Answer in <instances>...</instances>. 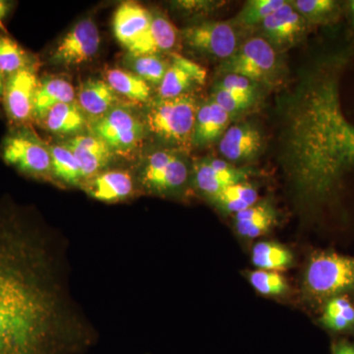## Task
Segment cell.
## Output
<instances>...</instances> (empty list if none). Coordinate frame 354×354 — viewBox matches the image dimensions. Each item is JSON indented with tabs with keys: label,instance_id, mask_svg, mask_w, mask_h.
<instances>
[{
	"label": "cell",
	"instance_id": "obj_1",
	"mask_svg": "<svg viewBox=\"0 0 354 354\" xmlns=\"http://www.w3.org/2000/svg\"><path fill=\"white\" fill-rule=\"evenodd\" d=\"M62 241L0 200V354H80L94 328L70 293Z\"/></svg>",
	"mask_w": 354,
	"mask_h": 354
},
{
	"label": "cell",
	"instance_id": "obj_2",
	"mask_svg": "<svg viewBox=\"0 0 354 354\" xmlns=\"http://www.w3.org/2000/svg\"><path fill=\"white\" fill-rule=\"evenodd\" d=\"M304 290L314 300H330L354 290V257L334 252L317 253L304 277Z\"/></svg>",
	"mask_w": 354,
	"mask_h": 354
},
{
	"label": "cell",
	"instance_id": "obj_3",
	"mask_svg": "<svg viewBox=\"0 0 354 354\" xmlns=\"http://www.w3.org/2000/svg\"><path fill=\"white\" fill-rule=\"evenodd\" d=\"M197 111L196 102L190 95L160 99L147 111L146 123L160 138L185 146L192 144Z\"/></svg>",
	"mask_w": 354,
	"mask_h": 354
},
{
	"label": "cell",
	"instance_id": "obj_4",
	"mask_svg": "<svg viewBox=\"0 0 354 354\" xmlns=\"http://www.w3.org/2000/svg\"><path fill=\"white\" fill-rule=\"evenodd\" d=\"M0 158L24 176L37 179L51 176L50 147L27 127H13L4 137Z\"/></svg>",
	"mask_w": 354,
	"mask_h": 354
},
{
	"label": "cell",
	"instance_id": "obj_5",
	"mask_svg": "<svg viewBox=\"0 0 354 354\" xmlns=\"http://www.w3.org/2000/svg\"><path fill=\"white\" fill-rule=\"evenodd\" d=\"M92 134L101 138L113 153L129 155L141 144L144 125L129 109L115 106L102 118L93 120Z\"/></svg>",
	"mask_w": 354,
	"mask_h": 354
},
{
	"label": "cell",
	"instance_id": "obj_6",
	"mask_svg": "<svg viewBox=\"0 0 354 354\" xmlns=\"http://www.w3.org/2000/svg\"><path fill=\"white\" fill-rule=\"evenodd\" d=\"M277 68L276 51L269 41L258 37L247 39L223 65L227 74L243 76L255 83L269 81Z\"/></svg>",
	"mask_w": 354,
	"mask_h": 354
},
{
	"label": "cell",
	"instance_id": "obj_7",
	"mask_svg": "<svg viewBox=\"0 0 354 354\" xmlns=\"http://www.w3.org/2000/svg\"><path fill=\"white\" fill-rule=\"evenodd\" d=\"M38 64L27 67L4 81L2 108L14 127H26L32 120L34 100L39 85Z\"/></svg>",
	"mask_w": 354,
	"mask_h": 354
},
{
	"label": "cell",
	"instance_id": "obj_8",
	"mask_svg": "<svg viewBox=\"0 0 354 354\" xmlns=\"http://www.w3.org/2000/svg\"><path fill=\"white\" fill-rule=\"evenodd\" d=\"M188 179V167L183 158L167 151H158L147 158L142 169V185L156 194L179 191Z\"/></svg>",
	"mask_w": 354,
	"mask_h": 354
},
{
	"label": "cell",
	"instance_id": "obj_9",
	"mask_svg": "<svg viewBox=\"0 0 354 354\" xmlns=\"http://www.w3.org/2000/svg\"><path fill=\"white\" fill-rule=\"evenodd\" d=\"M183 38L193 50L221 59L232 57L239 48V36L234 26L221 21H209L185 28Z\"/></svg>",
	"mask_w": 354,
	"mask_h": 354
},
{
	"label": "cell",
	"instance_id": "obj_10",
	"mask_svg": "<svg viewBox=\"0 0 354 354\" xmlns=\"http://www.w3.org/2000/svg\"><path fill=\"white\" fill-rule=\"evenodd\" d=\"M101 44L99 29L92 19H83L59 41L51 62L64 65L85 64L97 55Z\"/></svg>",
	"mask_w": 354,
	"mask_h": 354
},
{
	"label": "cell",
	"instance_id": "obj_11",
	"mask_svg": "<svg viewBox=\"0 0 354 354\" xmlns=\"http://www.w3.org/2000/svg\"><path fill=\"white\" fill-rule=\"evenodd\" d=\"M207 71L201 65L178 53H171V62L167 67L162 83L158 85L160 99H174L184 95L193 88L204 85Z\"/></svg>",
	"mask_w": 354,
	"mask_h": 354
},
{
	"label": "cell",
	"instance_id": "obj_12",
	"mask_svg": "<svg viewBox=\"0 0 354 354\" xmlns=\"http://www.w3.org/2000/svg\"><path fill=\"white\" fill-rule=\"evenodd\" d=\"M64 145L73 153L80 165L84 183L102 172L113 157L111 149L94 134L76 135Z\"/></svg>",
	"mask_w": 354,
	"mask_h": 354
},
{
	"label": "cell",
	"instance_id": "obj_13",
	"mask_svg": "<svg viewBox=\"0 0 354 354\" xmlns=\"http://www.w3.org/2000/svg\"><path fill=\"white\" fill-rule=\"evenodd\" d=\"M263 137L251 124H235L228 127L221 137L218 150L227 160L239 162L251 160L259 153Z\"/></svg>",
	"mask_w": 354,
	"mask_h": 354
},
{
	"label": "cell",
	"instance_id": "obj_14",
	"mask_svg": "<svg viewBox=\"0 0 354 354\" xmlns=\"http://www.w3.org/2000/svg\"><path fill=\"white\" fill-rule=\"evenodd\" d=\"M82 186L88 196L97 201L114 203L131 196L135 183L129 171L114 169L100 172Z\"/></svg>",
	"mask_w": 354,
	"mask_h": 354
},
{
	"label": "cell",
	"instance_id": "obj_15",
	"mask_svg": "<svg viewBox=\"0 0 354 354\" xmlns=\"http://www.w3.org/2000/svg\"><path fill=\"white\" fill-rule=\"evenodd\" d=\"M153 15L145 7L135 2L121 4L113 16V32L116 39L129 48L150 27Z\"/></svg>",
	"mask_w": 354,
	"mask_h": 354
},
{
	"label": "cell",
	"instance_id": "obj_16",
	"mask_svg": "<svg viewBox=\"0 0 354 354\" xmlns=\"http://www.w3.org/2000/svg\"><path fill=\"white\" fill-rule=\"evenodd\" d=\"M230 114L214 101L198 106L192 144L204 146L223 137L230 121Z\"/></svg>",
	"mask_w": 354,
	"mask_h": 354
},
{
	"label": "cell",
	"instance_id": "obj_17",
	"mask_svg": "<svg viewBox=\"0 0 354 354\" xmlns=\"http://www.w3.org/2000/svg\"><path fill=\"white\" fill-rule=\"evenodd\" d=\"M176 41V27L164 16L156 15L148 30L128 51L132 55H158L162 51L171 50Z\"/></svg>",
	"mask_w": 354,
	"mask_h": 354
},
{
	"label": "cell",
	"instance_id": "obj_18",
	"mask_svg": "<svg viewBox=\"0 0 354 354\" xmlns=\"http://www.w3.org/2000/svg\"><path fill=\"white\" fill-rule=\"evenodd\" d=\"M262 24L268 38L279 46L293 43L304 29V17L288 1Z\"/></svg>",
	"mask_w": 354,
	"mask_h": 354
},
{
	"label": "cell",
	"instance_id": "obj_19",
	"mask_svg": "<svg viewBox=\"0 0 354 354\" xmlns=\"http://www.w3.org/2000/svg\"><path fill=\"white\" fill-rule=\"evenodd\" d=\"M116 102V93L106 81L91 79L83 83L79 90V108L94 120L115 108Z\"/></svg>",
	"mask_w": 354,
	"mask_h": 354
},
{
	"label": "cell",
	"instance_id": "obj_20",
	"mask_svg": "<svg viewBox=\"0 0 354 354\" xmlns=\"http://www.w3.org/2000/svg\"><path fill=\"white\" fill-rule=\"evenodd\" d=\"M37 122L55 134L76 136L85 128L87 120L82 109L74 102L53 106Z\"/></svg>",
	"mask_w": 354,
	"mask_h": 354
},
{
	"label": "cell",
	"instance_id": "obj_21",
	"mask_svg": "<svg viewBox=\"0 0 354 354\" xmlns=\"http://www.w3.org/2000/svg\"><path fill=\"white\" fill-rule=\"evenodd\" d=\"M75 90L68 81L62 78H46L39 81L34 100L32 120L39 121L48 109L58 104L74 102Z\"/></svg>",
	"mask_w": 354,
	"mask_h": 354
},
{
	"label": "cell",
	"instance_id": "obj_22",
	"mask_svg": "<svg viewBox=\"0 0 354 354\" xmlns=\"http://www.w3.org/2000/svg\"><path fill=\"white\" fill-rule=\"evenodd\" d=\"M276 218L274 208L269 203L264 202L236 214L234 225L241 236L248 239H257L271 230Z\"/></svg>",
	"mask_w": 354,
	"mask_h": 354
},
{
	"label": "cell",
	"instance_id": "obj_23",
	"mask_svg": "<svg viewBox=\"0 0 354 354\" xmlns=\"http://www.w3.org/2000/svg\"><path fill=\"white\" fill-rule=\"evenodd\" d=\"M106 82L116 93L136 102H146L151 95V87L146 81L131 71L120 68L106 71Z\"/></svg>",
	"mask_w": 354,
	"mask_h": 354
},
{
	"label": "cell",
	"instance_id": "obj_24",
	"mask_svg": "<svg viewBox=\"0 0 354 354\" xmlns=\"http://www.w3.org/2000/svg\"><path fill=\"white\" fill-rule=\"evenodd\" d=\"M51 176L69 186H82L84 177L73 153L64 145L50 147Z\"/></svg>",
	"mask_w": 354,
	"mask_h": 354
},
{
	"label": "cell",
	"instance_id": "obj_25",
	"mask_svg": "<svg viewBox=\"0 0 354 354\" xmlns=\"http://www.w3.org/2000/svg\"><path fill=\"white\" fill-rule=\"evenodd\" d=\"M257 200V189L252 184L244 181L227 186L212 202L215 203L223 211L236 215L239 212L254 206Z\"/></svg>",
	"mask_w": 354,
	"mask_h": 354
},
{
	"label": "cell",
	"instance_id": "obj_26",
	"mask_svg": "<svg viewBox=\"0 0 354 354\" xmlns=\"http://www.w3.org/2000/svg\"><path fill=\"white\" fill-rule=\"evenodd\" d=\"M37 64L36 58L15 39L0 32V73L4 79L19 70Z\"/></svg>",
	"mask_w": 354,
	"mask_h": 354
},
{
	"label": "cell",
	"instance_id": "obj_27",
	"mask_svg": "<svg viewBox=\"0 0 354 354\" xmlns=\"http://www.w3.org/2000/svg\"><path fill=\"white\" fill-rule=\"evenodd\" d=\"M292 254L274 242H259L253 247L252 262L258 270L278 272L292 264Z\"/></svg>",
	"mask_w": 354,
	"mask_h": 354
},
{
	"label": "cell",
	"instance_id": "obj_28",
	"mask_svg": "<svg viewBox=\"0 0 354 354\" xmlns=\"http://www.w3.org/2000/svg\"><path fill=\"white\" fill-rule=\"evenodd\" d=\"M128 65L133 73L138 75L147 83L160 85L164 79L169 64L158 55H132L127 58Z\"/></svg>",
	"mask_w": 354,
	"mask_h": 354
},
{
	"label": "cell",
	"instance_id": "obj_29",
	"mask_svg": "<svg viewBox=\"0 0 354 354\" xmlns=\"http://www.w3.org/2000/svg\"><path fill=\"white\" fill-rule=\"evenodd\" d=\"M193 177L198 190L211 201L228 186L220 174L209 164L207 158L195 165Z\"/></svg>",
	"mask_w": 354,
	"mask_h": 354
},
{
	"label": "cell",
	"instance_id": "obj_30",
	"mask_svg": "<svg viewBox=\"0 0 354 354\" xmlns=\"http://www.w3.org/2000/svg\"><path fill=\"white\" fill-rule=\"evenodd\" d=\"M286 2V0H250L237 16V21L246 26L259 24Z\"/></svg>",
	"mask_w": 354,
	"mask_h": 354
},
{
	"label": "cell",
	"instance_id": "obj_31",
	"mask_svg": "<svg viewBox=\"0 0 354 354\" xmlns=\"http://www.w3.org/2000/svg\"><path fill=\"white\" fill-rule=\"evenodd\" d=\"M249 281L258 292L267 297L281 295L288 290L286 279L278 272L257 270L249 274Z\"/></svg>",
	"mask_w": 354,
	"mask_h": 354
},
{
	"label": "cell",
	"instance_id": "obj_32",
	"mask_svg": "<svg viewBox=\"0 0 354 354\" xmlns=\"http://www.w3.org/2000/svg\"><path fill=\"white\" fill-rule=\"evenodd\" d=\"M291 4L302 17L311 20L327 19L337 9L333 0H295Z\"/></svg>",
	"mask_w": 354,
	"mask_h": 354
},
{
	"label": "cell",
	"instance_id": "obj_33",
	"mask_svg": "<svg viewBox=\"0 0 354 354\" xmlns=\"http://www.w3.org/2000/svg\"><path fill=\"white\" fill-rule=\"evenodd\" d=\"M254 100H255V97L234 95L218 88H215L213 97H212V101L218 104L230 115L249 108L253 104Z\"/></svg>",
	"mask_w": 354,
	"mask_h": 354
},
{
	"label": "cell",
	"instance_id": "obj_34",
	"mask_svg": "<svg viewBox=\"0 0 354 354\" xmlns=\"http://www.w3.org/2000/svg\"><path fill=\"white\" fill-rule=\"evenodd\" d=\"M216 88L239 95L255 97L256 94L255 82L245 77L236 75V74H227L221 79V82L216 85Z\"/></svg>",
	"mask_w": 354,
	"mask_h": 354
},
{
	"label": "cell",
	"instance_id": "obj_35",
	"mask_svg": "<svg viewBox=\"0 0 354 354\" xmlns=\"http://www.w3.org/2000/svg\"><path fill=\"white\" fill-rule=\"evenodd\" d=\"M344 316L351 325H354V307L348 299L344 297H335L328 301L324 311V318Z\"/></svg>",
	"mask_w": 354,
	"mask_h": 354
},
{
	"label": "cell",
	"instance_id": "obj_36",
	"mask_svg": "<svg viewBox=\"0 0 354 354\" xmlns=\"http://www.w3.org/2000/svg\"><path fill=\"white\" fill-rule=\"evenodd\" d=\"M332 354H354V346L348 342H339L333 348Z\"/></svg>",
	"mask_w": 354,
	"mask_h": 354
},
{
	"label": "cell",
	"instance_id": "obj_37",
	"mask_svg": "<svg viewBox=\"0 0 354 354\" xmlns=\"http://www.w3.org/2000/svg\"><path fill=\"white\" fill-rule=\"evenodd\" d=\"M12 6V2L6 1V0H0V23H1L3 19H6L8 14L11 12Z\"/></svg>",
	"mask_w": 354,
	"mask_h": 354
},
{
	"label": "cell",
	"instance_id": "obj_38",
	"mask_svg": "<svg viewBox=\"0 0 354 354\" xmlns=\"http://www.w3.org/2000/svg\"><path fill=\"white\" fill-rule=\"evenodd\" d=\"M4 77L2 76V74L0 73V108L2 106V95H3V90H4Z\"/></svg>",
	"mask_w": 354,
	"mask_h": 354
},
{
	"label": "cell",
	"instance_id": "obj_39",
	"mask_svg": "<svg viewBox=\"0 0 354 354\" xmlns=\"http://www.w3.org/2000/svg\"><path fill=\"white\" fill-rule=\"evenodd\" d=\"M351 12H353V14L354 15V0H353V1L351 2Z\"/></svg>",
	"mask_w": 354,
	"mask_h": 354
}]
</instances>
